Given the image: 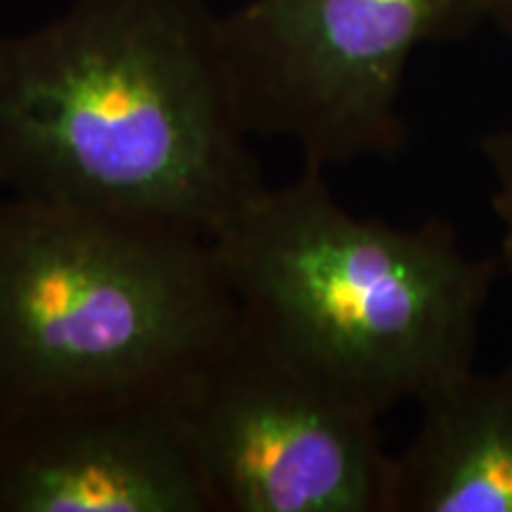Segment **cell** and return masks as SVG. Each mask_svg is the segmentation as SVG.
Returning <instances> with one entry per match:
<instances>
[{"label":"cell","instance_id":"obj_1","mask_svg":"<svg viewBox=\"0 0 512 512\" xmlns=\"http://www.w3.org/2000/svg\"><path fill=\"white\" fill-rule=\"evenodd\" d=\"M207 0H76L0 36V183L211 242L266 188Z\"/></svg>","mask_w":512,"mask_h":512},{"label":"cell","instance_id":"obj_2","mask_svg":"<svg viewBox=\"0 0 512 512\" xmlns=\"http://www.w3.org/2000/svg\"><path fill=\"white\" fill-rule=\"evenodd\" d=\"M240 316L294 370L380 420L475 368L498 256L441 219L351 214L304 166L266 185L211 240Z\"/></svg>","mask_w":512,"mask_h":512},{"label":"cell","instance_id":"obj_3","mask_svg":"<svg viewBox=\"0 0 512 512\" xmlns=\"http://www.w3.org/2000/svg\"><path fill=\"white\" fill-rule=\"evenodd\" d=\"M238 316L207 240L0 200V411L174 394Z\"/></svg>","mask_w":512,"mask_h":512},{"label":"cell","instance_id":"obj_4","mask_svg":"<svg viewBox=\"0 0 512 512\" xmlns=\"http://www.w3.org/2000/svg\"><path fill=\"white\" fill-rule=\"evenodd\" d=\"M482 24V0H247L221 15V46L249 136L328 171L394 157L413 55Z\"/></svg>","mask_w":512,"mask_h":512},{"label":"cell","instance_id":"obj_5","mask_svg":"<svg viewBox=\"0 0 512 512\" xmlns=\"http://www.w3.org/2000/svg\"><path fill=\"white\" fill-rule=\"evenodd\" d=\"M171 399L214 512H384L392 456L377 418L294 370L242 316Z\"/></svg>","mask_w":512,"mask_h":512},{"label":"cell","instance_id":"obj_6","mask_svg":"<svg viewBox=\"0 0 512 512\" xmlns=\"http://www.w3.org/2000/svg\"><path fill=\"white\" fill-rule=\"evenodd\" d=\"M0 512H214L171 394L0 411Z\"/></svg>","mask_w":512,"mask_h":512},{"label":"cell","instance_id":"obj_7","mask_svg":"<svg viewBox=\"0 0 512 512\" xmlns=\"http://www.w3.org/2000/svg\"><path fill=\"white\" fill-rule=\"evenodd\" d=\"M418 406V430L389 460L384 512H512V356L448 377Z\"/></svg>","mask_w":512,"mask_h":512},{"label":"cell","instance_id":"obj_8","mask_svg":"<svg viewBox=\"0 0 512 512\" xmlns=\"http://www.w3.org/2000/svg\"><path fill=\"white\" fill-rule=\"evenodd\" d=\"M479 155L489 171L491 209L501 223V266L512 278V124L479 138Z\"/></svg>","mask_w":512,"mask_h":512},{"label":"cell","instance_id":"obj_9","mask_svg":"<svg viewBox=\"0 0 512 512\" xmlns=\"http://www.w3.org/2000/svg\"><path fill=\"white\" fill-rule=\"evenodd\" d=\"M484 19L512 38V0H482Z\"/></svg>","mask_w":512,"mask_h":512},{"label":"cell","instance_id":"obj_10","mask_svg":"<svg viewBox=\"0 0 512 512\" xmlns=\"http://www.w3.org/2000/svg\"><path fill=\"white\" fill-rule=\"evenodd\" d=\"M3 195H5V190H3V183H0V200H3Z\"/></svg>","mask_w":512,"mask_h":512}]
</instances>
